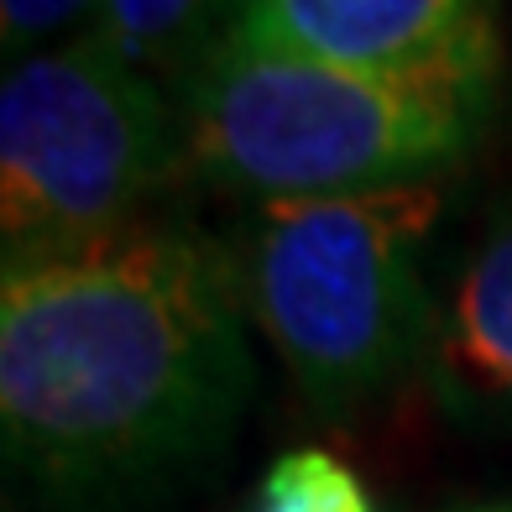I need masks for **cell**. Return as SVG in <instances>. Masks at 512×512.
I'll list each match as a JSON object with an SVG mask.
<instances>
[{"label":"cell","instance_id":"1","mask_svg":"<svg viewBox=\"0 0 512 512\" xmlns=\"http://www.w3.org/2000/svg\"><path fill=\"white\" fill-rule=\"evenodd\" d=\"M256 387L246 277L199 230L126 225L0 283L6 455L53 512H136L209 465Z\"/></svg>","mask_w":512,"mask_h":512},{"label":"cell","instance_id":"2","mask_svg":"<svg viewBox=\"0 0 512 512\" xmlns=\"http://www.w3.org/2000/svg\"><path fill=\"white\" fill-rule=\"evenodd\" d=\"M492 53L424 74H361L220 37L183 84V147L220 189L335 199L424 183L471 147Z\"/></svg>","mask_w":512,"mask_h":512},{"label":"cell","instance_id":"3","mask_svg":"<svg viewBox=\"0 0 512 512\" xmlns=\"http://www.w3.org/2000/svg\"><path fill=\"white\" fill-rule=\"evenodd\" d=\"M434 215V183L262 204L246 304L314 413L351 418L424 366L434 304L418 246Z\"/></svg>","mask_w":512,"mask_h":512},{"label":"cell","instance_id":"4","mask_svg":"<svg viewBox=\"0 0 512 512\" xmlns=\"http://www.w3.org/2000/svg\"><path fill=\"white\" fill-rule=\"evenodd\" d=\"M183 162V115L95 32L6 68L0 256L32 272L136 225Z\"/></svg>","mask_w":512,"mask_h":512},{"label":"cell","instance_id":"5","mask_svg":"<svg viewBox=\"0 0 512 512\" xmlns=\"http://www.w3.org/2000/svg\"><path fill=\"white\" fill-rule=\"evenodd\" d=\"M230 37L361 74H424L492 53L481 0H241Z\"/></svg>","mask_w":512,"mask_h":512},{"label":"cell","instance_id":"6","mask_svg":"<svg viewBox=\"0 0 512 512\" xmlns=\"http://www.w3.org/2000/svg\"><path fill=\"white\" fill-rule=\"evenodd\" d=\"M424 366L455 418L512 434V204L465 256L445 304H434Z\"/></svg>","mask_w":512,"mask_h":512},{"label":"cell","instance_id":"7","mask_svg":"<svg viewBox=\"0 0 512 512\" xmlns=\"http://www.w3.org/2000/svg\"><path fill=\"white\" fill-rule=\"evenodd\" d=\"M241 0H100L95 32L115 58H126L142 74H189L209 58V48L230 32Z\"/></svg>","mask_w":512,"mask_h":512},{"label":"cell","instance_id":"8","mask_svg":"<svg viewBox=\"0 0 512 512\" xmlns=\"http://www.w3.org/2000/svg\"><path fill=\"white\" fill-rule=\"evenodd\" d=\"M251 512H377L361 476L330 450H288L267 465Z\"/></svg>","mask_w":512,"mask_h":512},{"label":"cell","instance_id":"9","mask_svg":"<svg viewBox=\"0 0 512 512\" xmlns=\"http://www.w3.org/2000/svg\"><path fill=\"white\" fill-rule=\"evenodd\" d=\"M89 11H100V0H0V48H6L11 68L37 58L42 42Z\"/></svg>","mask_w":512,"mask_h":512}]
</instances>
